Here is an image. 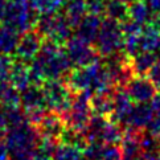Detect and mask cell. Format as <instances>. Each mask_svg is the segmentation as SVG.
Returning <instances> with one entry per match:
<instances>
[{
	"label": "cell",
	"instance_id": "6da1fadb",
	"mask_svg": "<svg viewBox=\"0 0 160 160\" xmlns=\"http://www.w3.org/2000/svg\"><path fill=\"white\" fill-rule=\"evenodd\" d=\"M40 138L37 127L29 122L9 127L5 135V146L11 160H31L37 153Z\"/></svg>",
	"mask_w": 160,
	"mask_h": 160
},
{
	"label": "cell",
	"instance_id": "7a4b0ae2",
	"mask_svg": "<svg viewBox=\"0 0 160 160\" xmlns=\"http://www.w3.org/2000/svg\"><path fill=\"white\" fill-rule=\"evenodd\" d=\"M36 66H38L49 79H64L73 68L65 48H61V45L54 41H50L44 47Z\"/></svg>",
	"mask_w": 160,
	"mask_h": 160
},
{
	"label": "cell",
	"instance_id": "3957f363",
	"mask_svg": "<svg viewBox=\"0 0 160 160\" xmlns=\"http://www.w3.org/2000/svg\"><path fill=\"white\" fill-rule=\"evenodd\" d=\"M91 91L83 90L74 93L72 106L69 111L62 118L65 121L66 127L76 131H85L89 126L91 118H93V110H91L90 98H91Z\"/></svg>",
	"mask_w": 160,
	"mask_h": 160
},
{
	"label": "cell",
	"instance_id": "277c9868",
	"mask_svg": "<svg viewBox=\"0 0 160 160\" xmlns=\"http://www.w3.org/2000/svg\"><path fill=\"white\" fill-rule=\"evenodd\" d=\"M123 44L124 35L122 32L121 22L110 18L102 20L98 37H97V41L94 44L99 56L107 57L114 52L123 50Z\"/></svg>",
	"mask_w": 160,
	"mask_h": 160
},
{
	"label": "cell",
	"instance_id": "5b68a950",
	"mask_svg": "<svg viewBox=\"0 0 160 160\" xmlns=\"http://www.w3.org/2000/svg\"><path fill=\"white\" fill-rule=\"evenodd\" d=\"M42 90L48 108L64 117L69 111L74 95V93L65 82V79H49L48 82H45Z\"/></svg>",
	"mask_w": 160,
	"mask_h": 160
},
{
	"label": "cell",
	"instance_id": "8992f818",
	"mask_svg": "<svg viewBox=\"0 0 160 160\" xmlns=\"http://www.w3.org/2000/svg\"><path fill=\"white\" fill-rule=\"evenodd\" d=\"M64 48L73 68L88 66L101 58L98 50L95 49L94 45L83 41L78 36H72L64 45Z\"/></svg>",
	"mask_w": 160,
	"mask_h": 160
},
{
	"label": "cell",
	"instance_id": "52a82bcc",
	"mask_svg": "<svg viewBox=\"0 0 160 160\" xmlns=\"http://www.w3.org/2000/svg\"><path fill=\"white\" fill-rule=\"evenodd\" d=\"M41 27L42 31L47 35H49L54 42L60 45L66 44L68 40L72 37V31L74 29L64 12L58 15H50L48 18H45L41 22Z\"/></svg>",
	"mask_w": 160,
	"mask_h": 160
},
{
	"label": "cell",
	"instance_id": "ba28073f",
	"mask_svg": "<svg viewBox=\"0 0 160 160\" xmlns=\"http://www.w3.org/2000/svg\"><path fill=\"white\" fill-rule=\"evenodd\" d=\"M134 103H147L158 94V89L148 76H134L124 86Z\"/></svg>",
	"mask_w": 160,
	"mask_h": 160
},
{
	"label": "cell",
	"instance_id": "9c48e42d",
	"mask_svg": "<svg viewBox=\"0 0 160 160\" xmlns=\"http://www.w3.org/2000/svg\"><path fill=\"white\" fill-rule=\"evenodd\" d=\"M40 136H47V138H56L61 140V136L66 128L65 121L58 112L48 111L44 118L36 126Z\"/></svg>",
	"mask_w": 160,
	"mask_h": 160
},
{
	"label": "cell",
	"instance_id": "30bf717a",
	"mask_svg": "<svg viewBox=\"0 0 160 160\" xmlns=\"http://www.w3.org/2000/svg\"><path fill=\"white\" fill-rule=\"evenodd\" d=\"M112 103H114V110L108 119L121 123L123 126L131 108L134 106L132 99L130 98V95L124 90V88H115L112 90Z\"/></svg>",
	"mask_w": 160,
	"mask_h": 160
},
{
	"label": "cell",
	"instance_id": "8fae6325",
	"mask_svg": "<svg viewBox=\"0 0 160 160\" xmlns=\"http://www.w3.org/2000/svg\"><path fill=\"white\" fill-rule=\"evenodd\" d=\"M153 117H155V114H153L151 103L148 105V102L147 103H136L131 108L123 127L124 126H130V127H134V128L146 130Z\"/></svg>",
	"mask_w": 160,
	"mask_h": 160
},
{
	"label": "cell",
	"instance_id": "7c38bea8",
	"mask_svg": "<svg viewBox=\"0 0 160 160\" xmlns=\"http://www.w3.org/2000/svg\"><path fill=\"white\" fill-rule=\"evenodd\" d=\"M102 24V19L98 15H93V13H86V16L81 20V22L78 24L77 29V35L79 38H82L83 41H86L89 44H95L97 37L99 33V28Z\"/></svg>",
	"mask_w": 160,
	"mask_h": 160
},
{
	"label": "cell",
	"instance_id": "4fadbf2b",
	"mask_svg": "<svg viewBox=\"0 0 160 160\" xmlns=\"http://www.w3.org/2000/svg\"><path fill=\"white\" fill-rule=\"evenodd\" d=\"M90 105H91V110H93L94 115L110 118L111 114H112V110H114L112 91L91 94Z\"/></svg>",
	"mask_w": 160,
	"mask_h": 160
},
{
	"label": "cell",
	"instance_id": "5bb4252c",
	"mask_svg": "<svg viewBox=\"0 0 160 160\" xmlns=\"http://www.w3.org/2000/svg\"><path fill=\"white\" fill-rule=\"evenodd\" d=\"M64 13L66 19L69 20L70 25L76 29L81 20L88 13L86 0H65L64 5Z\"/></svg>",
	"mask_w": 160,
	"mask_h": 160
},
{
	"label": "cell",
	"instance_id": "9a60e30c",
	"mask_svg": "<svg viewBox=\"0 0 160 160\" xmlns=\"http://www.w3.org/2000/svg\"><path fill=\"white\" fill-rule=\"evenodd\" d=\"M155 62H156L155 52H147V50H142L140 53L135 54L134 57L130 58V65L132 68L135 76H147Z\"/></svg>",
	"mask_w": 160,
	"mask_h": 160
},
{
	"label": "cell",
	"instance_id": "2e32d148",
	"mask_svg": "<svg viewBox=\"0 0 160 160\" xmlns=\"http://www.w3.org/2000/svg\"><path fill=\"white\" fill-rule=\"evenodd\" d=\"M153 11L151 9L150 5H147L146 2L140 0H134L128 3V18L135 20L142 25H147L151 22Z\"/></svg>",
	"mask_w": 160,
	"mask_h": 160
},
{
	"label": "cell",
	"instance_id": "e0dca14e",
	"mask_svg": "<svg viewBox=\"0 0 160 160\" xmlns=\"http://www.w3.org/2000/svg\"><path fill=\"white\" fill-rule=\"evenodd\" d=\"M123 138V126L118 122L107 119L106 124L101 131L99 140L105 144H118Z\"/></svg>",
	"mask_w": 160,
	"mask_h": 160
},
{
	"label": "cell",
	"instance_id": "ac0fdd59",
	"mask_svg": "<svg viewBox=\"0 0 160 160\" xmlns=\"http://www.w3.org/2000/svg\"><path fill=\"white\" fill-rule=\"evenodd\" d=\"M142 50L147 52H156L160 49V31L151 24H147L140 33Z\"/></svg>",
	"mask_w": 160,
	"mask_h": 160
},
{
	"label": "cell",
	"instance_id": "d6986e66",
	"mask_svg": "<svg viewBox=\"0 0 160 160\" xmlns=\"http://www.w3.org/2000/svg\"><path fill=\"white\" fill-rule=\"evenodd\" d=\"M106 18L122 22L128 18V4L117 2V0H106Z\"/></svg>",
	"mask_w": 160,
	"mask_h": 160
},
{
	"label": "cell",
	"instance_id": "ffe728a7",
	"mask_svg": "<svg viewBox=\"0 0 160 160\" xmlns=\"http://www.w3.org/2000/svg\"><path fill=\"white\" fill-rule=\"evenodd\" d=\"M82 156H83V153L79 148L61 142L58 147L56 148V151L52 155V158H50V160H81Z\"/></svg>",
	"mask_w": 160,
	"mask_h": 160
},
{
	"label": "cell",
	"instance_id": "44dd1931",
	"mask_svg": "<svg viewBox=\"0 0 160 160\" xmlns=\"http://www.w3.org/2000/svg\"><path fill=\"white\" fill-rule=\"evenodd\" d=\"M3 117L5 119V122L8 124V128L9 127H15V126H20L22 123L28 122L25 112H22L18 106H13V107H5L4 111H2Z\"/></svg>",
	"mask_w": 160,
	"mask_h": 160
},
{
	"label": "cell",
	"instance_id": "7402d4cb",
	"mask_svg": "<svg viewBox=\"0 0 160 160\" xmlns=\"http://www.w3.org/2000/svg\"><path fill=\"white\" fill-rule=\"evenodd\" d=\"M123 52L127 54L130 58L142 52V42H140V35L138 36H127L124 37L123 44Z\"/></svg>",
	"mask_w": 160,
	"mask_h": 160
},
{
	"label": "cell",
	"instance_id": "603a6c76",
	"mask_svg": "<svg viewBox=\"0 0 160 160\" xmlns=\"http://www.w3.org/2000/svg\"><path fill=\"white\" fill-rule=\"evenodd\" d=\"M121 27H122V32H123L124 37H127V36H138L143 32V28H144V25L139 24V22H136L135 20L130 19V18L123 20L121 22Z\"/></svg>",
	"mask_w": 160,
	"mask_h": 160
},
{
	"label": "cell",
	"instance_id": "cb8c5ba5",
	"mask_svg": "<svg viewBox=\"0 0 160 160\" xmlns=\"http://www.w3.org/2000/svg\"><path fill=\"white\" fill-rule=\"evenodd\" d=\"M101 160H123L122 148L117 144H107L103 150Z\"/></svg>",
	"mask_w": 160,
	"mask_h": 160
},
{
	"label": "cell",
	"instance_id": "d4e9b609",
	"mask_svg": "<svg viewBox=\"0 0 160 160\" xmlns=\"http://www.w3.org/2000/svg\"><path fill=\"white\" fill-rule=\"evenodd\" d=\"M86 7L88 13L102 16L106 11V0H86Z\"/></svg>",
	"mask_w": 160,
	"mask_h": 160
},
{
	"label": "cell",
	"instance_id": "484cf974",
	"mask_svg": "<svg viewBox=\"0 0 160 160\" xmlns=\"http://www.w3.org/2000/svg\"><path fill=\"white\" fill-rule=\"evenodd\" d=\"M2 101L5 107H13V106H18L20 103V98L18 93L15 90H7L4 91L3 95H2Z\"/></svg>",
	"mask_w": 160,
	"mask_h": 160
},
{
	"label": "cell",
	"instance_id": "4316f807",
	"mask_svg": "<svg viewBox=\"0 0 160 160\" xmlns=\"http://www.w3.org/2000/svg\"><path fill=\"white\" fill-rule=\"evenodd\" d=\"M64 5H65V0H42L41 2L42 9L49 13L57 12L61 7L64 8Z\"/></svg>",
	"mask_w": 160,
	"mask_h": 160
},
{
	"label": "cell",
	"instance_id": "83f0119b",
	"mask_svg": "<svg viewBox=\"0 0 160 160\" xmlns=\"http://www.w3.org/2000/svg\"><path fill=\"white\" fill-rule=\"evenodd\" d=\"M148 78L153 82L158 90H160V60H156V62L151 68V70L148 72Z\"/></svg>",
	"mask_w": 160,
	"mask_h": 160
},
{
	"label": "cell",
	"instance_id": "f1b7e54d",
	"mask_svg": "<svg viewBox=\"0 0 160 160\" xmlns=\"http://www.w3.org/2000/svg\"><path fill=\"white\" fill-rule=\"evenodd\" d=\"M146 130H148L152 135L158 136V138L160 139V115H155V117H153L152 121L150 122V124H148V127Z\"/></svg>",
	"mask_w": 160,
	"mask_h": 160
},
{
	"label": "cell",
	"instance_id": "f546056e",
	"mask_svg": "<svg viewBox=\"0 0 160 160\" xmlns=\"http://www.w3.org/2000/svg\"><path fill=\"white\" fill-rule=\"evenodd\" d=\"M8 132V124L5 122V119L3 117V114L0 112V142L5 139V135Z\"/></svg>",
	"mask_w": 160,
	"mask_h": 160
},
{
	"label": "cell",
	"instance_id": "4dcf8cb0",
	"mask_svg": "<svg viewBox=\"0 0 160 160\" xmlns=\"http://www.w3.org/2000/svg\"><path fill=\"white\" fill-rule=\"evenodd\" d=\"M151 107L155 115H160V94H156L151 101Z\"/></svg>",
	"mask_w": 160,
	"mask_h": 160
},
{
	"label": "cell",
	"instance_id": "1f68e13d",
	"mask_svg": "<svg viewBox=\"0 0 160 160\" xmlns=\"http://www.w3.org/2000/svg\"><path fill=\"white\" fill-rule=\"evenodd\" d=\"M0 160H11L8 148L5 146V143H2V142H0Z\"/></svg>",
	"mask_w": 160,
	"mask_h": 160
},
{
	"label": "cell",
	"instance_id": "d6a6232c",
	"mask_svg": "<svg viewBox=\"0 0 160 160\" xmlns=\"http://www.w3.org/2000/svg\"><path fill=\"white\" fill-rule=\"evenodd\" d=\"M151 25H153L155 28L160 31V12H153L152 13V19H151Z\"/></svg>",
	"mask_w": 160,
	"mask_h": 160
},
{
	"label": "cell",
	"instance_id": "836d02e7",
	"mask_svg": "<svg viewBox=\"0 0 160 160\" xmlns=\"http://www.w3.org/2000/svg\"><path fill=\"white\" fill-rule=\"evenodd\" d=\"M150 7L153 12H160V0H150Z\"/></svg>",
	"mask_w": 160,
	"mask_h": 160
},
{
	"label": "cell",
	"instance_id": "e575fe53",
	"mask_svg": "<svg viewBox=\"0 0 160 160\" xmlns=\"http://www.w3.org/2000/svg\"><path fill=\"white\" fill-rule=\"evenodd\" d=\"M31 160H50V158H48V156H44V155H41V153H36L35 156H33Z\"/></svg>",
	"mask_w": 160,
	"mask_h": 160
},
{
	"label": "cell",
	"instance_id": "d590c367",
	"mask_svg": "<svg viewBox=\"0 0 160 160\" xmlns=\"http://www.w3.org/2000/svg\"><path fill=\"white\" fill-rule=\"evenodd\" d=\"M117 2H122V3H131V2H132V0H117Z\"/></svg>",
	"mask_w": 160,
	"mask_h": 160
},
{
	"label": "cell",
	"instance_id": "8d00e7d4",
	"mask_svg": "<svg viewBox=\"0 0 160 160\" xmlns=\"http://www.w3.org/2000/svg\"><path fill=\"white\" fill-rule=\"evenodd\" d=\"M81 160H88V159H86V158H83V156H82V159H81Z\"/></svg>",
	"mask_w": 160,
	"mask_h": 160
},
{
	"label": "cell",
	"instance_id": "74e56055",
	"mask_svg": "<svg viewBox=\"0 0 160 160\" xmlns=\"http://www.w3.org/2000/svg\"><path fill=\"white\" fill-rule=\"evenodd\" d=\"M140 2H150V0H140Z\"/></svg>",
	"mask_w": 160,
	"mask_h": 160
},
{
	"label": "cell",
	"instance_id": "f35d334b",
	"mask_svg": "<svg viewBox=\"0 0 160 160\" xmlns=\"http://www.w3.org/2000/svg\"><path fill=\"white\" fill-rule=\"evenodd\" d=\"M159 52H160V49H159Z\"/></svg>",
	"mask_w": 160,
	"mask_h": 160
}]
</instances>
